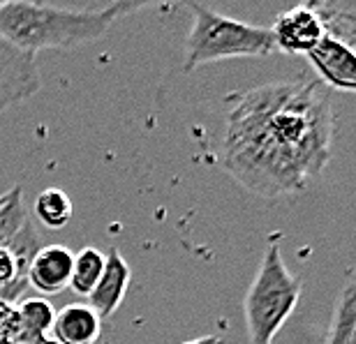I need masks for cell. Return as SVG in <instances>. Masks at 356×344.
<instances>
[{
    "label": "cell",
    "instance_id": "ffe728a7",
    "mask_svg": "<svg viewBox=\"0 0 356 344\" xmlns=\"http://www.w3.org/2000/svg\"><path fill=\"white\" fill-rule=\"evenodd\" d=\"M21 344H58L56 340H49V338H40V340H31V342H21Z\"/></svg>",
    "mask_w": 356,
    "mask_h": 344
},
{
    "label": "cell",
    "instance_id": "30bf717a",
    "mask_svg": "<svg viewBox=\"0 0 356 344\" xmlns=\"http://www.w3.org/2000/svg\"><path fill=\"white\" fill-rule=\"evenodd\" d=\"M51 331L58 344H95L102 335V319L88 303H70L56 312Z\"/></svg>",
    "mask_w": 356,
    "mask_h": 344
},
{
    "label": "cell",
    "instance_id": "44dd1931",
    "mask_svg": "<svg viewBox=\"0 0 356 344\" xmlns=\"http://www.w3.org/2000/svg\"><path fill=\"white\" fill-rule=\"evenodd\" d=\"M352 344H356V326H354V335H352Z\"/></svg>",
    "mask_w": 356,
    "mask_h": 344
},
{
    "label": "cell",
    "instance_id": "9c48e42d",
    "mask_svg": "<svg viewBox=\"0 0 356 344\" xmlns=\"http://www.w3.org/2000/svg\"><path fill=\"white\" fill-rule=\"evenodd\" d=\"M130 266H127L125 256L118 252L116 247H111L104 254V270L95 289L90 291L88 305L99 314V319H109L113 312L118 310L123 303L127 286H130Z\"/></svg>",
    "mask_w": 356,
    "mask_h": 344
},
{
    "label": "cell",
    "instance_id": "277c9868",
    "mask_svg": "<svg viewBox=\"0 0 356 344\" xmlns=\"http://www.w3.org/2000/svg\"><path fill=\"white\" fill-rule=\"evenodd\" d=\"M298 298H301V282L284 266L280 245L275 240L268 243L243 303L250 342L273 344L277 331L294 312Z\"/></svg>",
    "mask_w": 356,
    "mask_h": 344
},
{
    "label": "cell",
    "instance_id": "7a4b0ae2",
    "mask_svg": "<svg viewBox=\"0 0 356 344\" xmlns=\"http://www.w3.org/2000/svg\"><path fill=\"white\" fill-rule=\"evenodd\" d=\"M139 3H113L102 10H67L28 0H0V38L17 51L33 56L47 49H74L97 42Z\"/></svg>",
    "mask_w": 356,
    "mask_h": 344
},
{
    "label": "cell",
    "instance_id": "ac0fdd59",
    "mask_svg": "<svg viewBox=\"0 0 356 344\" xmlns=\"http://www.w3.org/2000/svg\"><path fill=\"white\" fill-rule=\"evenodd\" d=\"M324 17H331V19H338V21H345V24L356 26V10H329V14L324 12Z\"/></svg>",
    "mask_w": 356,
    "mask_h": 344
},
{
    "label": "cell",
    "instance_id": "6da1fadb",
    "mask_svg": "<svg viewBox=\"0 0 356 344\" xmlns=\"http://www.w3.org/2000/svg\"><path fill=\"white\" fill-rule=\"evenodd\" d=\"M331 95L319 79L275 81L232 97L220 164L264 199L301 192L331 160Z\"/></svg>",
    "mask_w": 356,
    "mask_h": 344
},
{
    "label": "cell",
    "instance_id": "2e32d148",
    "mask_svg": "<svg viewBox=\"0 0 356 344\" xmlns=\"http://www.w3.org/2000/svg\"><path fill=\"white\" fill-rule=\"evenodd\" d=\"M28 289V270L19 266L10 249H0V303H12Z\"/></svg>",
    "mask_w": 356,
    "mask_h": 344
},
{
    "label": "cell",
    "instance_id": "5b68a950",
    "mask_svg": "<svg viewBox=\"0 0 356 344\" xmlns=\"http://www.w3.org/2000/svg\"><path fill=\"white\" fill-rule=\"evenodd\" d=\"M275 42V51L289 56H308L326 35V19L312 5H298L277 14L268 28Z\"/></svg>",
    "mask_w": 356,
    "mask_h": 344
},
{
    "label": "cell",
    "instance_id": "3957f363",
    "mask_svg": "<svg viewBox=\"0 0 356 344\" xmlns=\"http://www.w3.org/2000/svg\"><path fill=\"white\" fill-rule=\"evenodd\" d=\"M188 10L192 12V28L185 40L183 72L227 58H266L275 54L268 28L243 24L199 3H188Z\"/></svg>",
    "mask_w": 356,
    "mask_h": 344
},
{
    "label": "cell",
    "instance_id": "7c38bea8",
    "mask_svg": "<svg viewBox=\"0 0 356 344\" xmlns=\"http://www.w3.org/2000/svg\"><path fill=\"white\" fill-rule=\"evenodd\" d=\"M31 222L28 208L24 202L21 188H14L5 195H0V249H7L12 240L24 231V227Z\"/></svg>",
    "mask_w": 356,
    "mask_h": 344
},
{
    "label": "cell",
    "instance_id": "8fae6325",
    "mask_svg": "<svg viewBox=\"0 0 356 344\" xmlns=\"http://www.w3.org/2000/svg\"><path fill=\"white\" fill-rule=\"evenodd\" d=\"M19 314V331H21V342H31L47 338V333L51 331L56 310L47 298H26L17 305Z\"/></svg>",
    "mask_w": 356,
    "mask_h": 344
},
{
    "label": "cell",
    "instance_id": "7402d4cb",
    "mask_svg": "<svg viewBox=\"0 0 356 344\" xmlns=\"http://www.w3.org/2000/svg\"><path fill=\"white\" fill-rule=\"evenodd\" d=\"M104 344H111V342H109V340H104Z\"/></svg>",
    "mask_w": 356,
    "mask_h": 344
},
{
    "label": "cell",
    "instance_id": "ba28073f",
    "mask_svg": "<svg viewBox=\"0 0 356 344\" xmlns=\"http://www.w3.org/2000/svg\"><path fill=\"white\" fill-rule=\"evenodd\" d=\"M74 252L63 245H42L28 266V286L42 296H56L70 286Z\"/></svg>",
    "mask_w": 356,
    "mask_h": 344
},
{
    "label": "cell",
    "instance_id": "d6986e66",
    "mask_svg": "<svg viewBox=\"0 0 356 344\" xmlns=\"http://www.w3.org/2000/svg\"><path fill=\"white\" fill-rule=\"evenodd\" d=\"M183 344H222V340H220L218 335H204V338H197V340H190Z\"/></svg>",
    "mask_w": 356,
    "mask_h": 344
},
{
    "label": "cell",
    "instance_id": "4fadbf2b",
    "mask_svg": "<svg viewBox=\"0 0 356 344\" xmlns=\"http://www.w3.org/2000/svg\"><path fill=\"white\" fill-rule=\"evenodd\" d=\"M33 213L47 229H63L72 220V199L60 188H47L35 197Z\"/></svg>",
    "mask_w": 356,
    "mask_h": 344
},
{
    "label": "cell",
    "instance_id": "52a82bcc",
    "mask_svg": "<svg viewBox=\"0 0 356 344\" xmlns=\"http://www.w3.org/2000/svg\"><path fill=\"white\" fill-rule=\"evenodd\" d=\"M38 88L40 74L35 60L0 38V113L33 97Z\"/></svg>",
    "mask_w": 356,
    "mask_h": 344
},
{
    "label": "cell",
    "instance_id": "9a60e30c",
    "mask_svg": "<svg viewBox=\"0 0 356 344\" xmlns=\"http://www.w3.org/2000/svg\"><path fill=\"white\" fill-rule=\"evenodd\" d=\"M354 326H356V284H350L340 293L338 305L333 310L326 344H352Z\"/></svg>",
    "mask_w": 356,
    "mask_h": 344
},
{
    "label": "cell",
    "instance_id": "5bb4252c",
    "mask_svg": "<svg viewBox=\"0 0 356 344\" xmlns=\"http://www.w3.org/2000/svg\"><path fill=\"white\" fill-rule=\"evenodd\" d=\"M104 270V254L95 247H83L74 254L72 261V275H70V289L76 296L88 298L90 291L95 289Z\"/></svg>",
    "mask_w": 356,
    "mask_h": 344
},
{
    "label": "cell",
    "instance_id": "8992f818",
    "mask_svg": "<svg viewBox=\"0 0 356 344\" xmlns=\"http://www.w3.org/2000/svg\"><path fill=\"white\" fill-rule=\"evenodd\" d=\"M319 81L333 90L356 92V49L345 40L326 33L324 40L308 54Z\"/></svg>",
    "mask_w": 356,
    "mask_h": 344
},
{
    "label": "cell",
    "instance_id": "e0dca14e",
    "mask_svg": "<svg viewBox=\"0 0 356 344\" xmlns=\"http://www.w3.org/2000/svg\"><path fill=\"white\" fill-rule=\"evenodd\" d=\"M19 314L17 305L0 303V344H19Z\"/></svg>",
    "mask_w": 356,
    "mask_h": 344
}]
</instances>
